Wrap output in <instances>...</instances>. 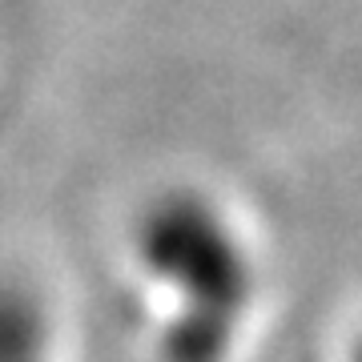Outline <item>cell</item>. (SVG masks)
Here are the masks:
<instances>
[{"label":"cell","instance_id":"1","mask_svg":"<svg viewBox=\"0 0 362 362\" xmlns=\"http://www.w3.org/2000/svg\"><path fill=\"white\" fill-rule=\"evenodd\" d=\"M133 258L165 306L161 362H230L258 294L254 254L238 221L197 189H169L141 209Z\"/></svg>","mask_w":362,"mask_h":362},{"label":"cell","instance_id":"2","mask_svg":"<svg viewBox=\"0 0 362 362\" xmlns=\"http://www.w3.org/2000/svg\"><path fill=\"white\" fill-rule=\"evenodd\" d=\"M49 314L25 282H0V362H49Z\"/></svg>","mask_w":362,"mask_h":362},{"label":"cell","instance_id":"3","mask_svg":"<svg viewBox=\"0 0 362 362\" xmlns=\"http://www.w3.org/2000/svg\"><path fill=\"white\" fill-rule=\"evenodd\" d=\"M350 362H362V338L354 342V350H350Z\"/></svg>","mask_w":362,"mask_h":362}]
</instances>
